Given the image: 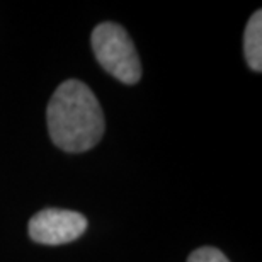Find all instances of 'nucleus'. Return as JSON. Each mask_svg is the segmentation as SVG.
Returning <instances> with one entry per match:
<instances>
[{
	"mask_svg": "<svg viewBox=\"0 0 262 262\" xmlns=\"http://www.w3.org/2000/svg\"><path fill=\"white\" fill-rule=\"evenodd\" d=\"M91 45L97 61L109 75L133 85L141 77V63L126 29L114 23H102L92 31Z\"/></svg>",
	"mask_w": 262,
	"mask_h": 262,
	"instance_id": "nucleus-2",
	"label": "nucleus"
},
{
	"mask_svg": "<svg viewBox=\"0 0 262 262\" xmlns=\"http://www.w3.org/2000/svg\"><path fill=\"white\" fill-rule=\"evenodd\" d=\"M53 143L68 154L94 148L104 135V114L97 97L80 80H67L56 89L46 111Z\"/></svg>",
	"mask_w": 262,
	"mask_h": 262,
	"instance_id": "nucleus-1",
	"label": "nucleus"
},
{
	"mask_svg": "<svg viewBox=\"0 0 262 262\" xmlns=\"http://www.w3.org/2000/svg\"><path fill=\"white\" fill-rule=\"evenodd\" d=\"M187 262H230L227 257H225L223 252H220L218 249H213V247H201L194 250Z\"/></svg>",
	"mask_w": 262,
	"mask_h": 262,
	"instance_id": "nucleus-5",
	"label": "nucleus"
},
{
	"mask_svg": "<svg viewBox=\"0 0 262 262\" xmlns=\"http://www.w3.org/2000/svg\"><path fill=\"white\" fill-rule=\"evenodd\" d=\"M87 230V218L70 209L48 208L38 211L29 222V237L36 244L63 245L82 237Z\"/></svg>",
	"mask_w": 262,
	"mask_h": 262,
	"instance_id": "nucleus-3",
	"label": "nucleus"
},
{
	"mask_svg": "<svg viewBox=\"0 0 262 262\" xmlns=\"http://www.w3.org/2000/svg\"><path fill=\"white\" fill-rule=\"evenodd\" d=\"M244 55L254 72L262 70V12L257 10L247 23L244 33Z\"/></svg>",
	"mask_w": 262,
	"mask_h": 262,
	"instance_id": "nucleus-4",
	"label": "nucleus"
}]
</instances>
